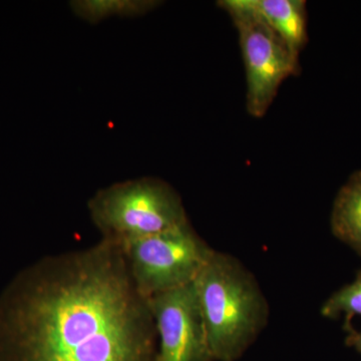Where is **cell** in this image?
<instances>
[{
	"label": "cell",
	"mask_w": 361,
	"mask_h": 361,
	"mask_svg": "<svg viewBox=\"0 0 361 361\" xmlns=\"http://www.w3.org/2000/svg\"><path fill=\"white\" fill-rule=\"evenodd\" d=\"M155 0H75L70 6L80 20L90 23L111 18H137L159 6Z\"/></svg>",
	"instance_id": "cell-9"
},
{
	"label": "cell",
	"mask_w": 361,
	"mask_h": 361,
	"mask_svg": "<svg viewBox=\"0 0 361 361\" xmlns=\"http://www.w3.org/2000/svg\"><path fill=\"white\" fill-rule=\"evenodd\" d=\"M148 302L158 336L156 361H215L194 282Z\"/></svg>",
	"instance_id": "cell-6"
},
{
	"label": "cell",
	"mask_w": 361,
	"mask_h": 361,
	"mask_svg": "<svg viewBox=\"0 0 361 361\" xmlns=\"http://www.w3.org/2000/svg\"><path fill=\"white\" fill-rule=\"evenodd\" d=\"M324 317H343L346 330L353 329L350 322L355 316H361V273L355 281L345 285L325 301L322 307Z\"/></svg>",
	"instance_id": "cell-10"
},
{
	"label": "cell",
	"mask_w": 361,
	"mask_h": 361,
	"mask_svg": "<svg viewBox=\"0 0 361 361\" xmlns=\"http://www.w3.org/2000/svg\"><path fill=\"white\" fill-rule=\"evenodd\" d=\"M158 336L120 246L40 259L0 296V361H156Z\"/></svg>",
	"instance_id": "cell-1"
},
{
	"label": "cell",
	"mask_w": 361,
	"mask_h": 361,
	"mask_svg": "<svg viewBox=\"0 0 361 361\" xmlns=\"http://www.w3.org/2000/svg\"><path fill=\"white\" fill-rule=\"evenodd\" d=\"M194 286L214 360H239L268 319L255 278L237 259L214 250Z\"/></svg>",
	"instance_id": "cell-2"
},
{
	"label": "cell",
	"mask_w": 361,
	"mask_h": 361,
	"mask_svg": "<svg viewBox=\"0 0 361 361\" xmlns=\"http://www.w3.org/2000/svg\"><path fill=\"white\" fill-rule=\"evenodd\" d=\"M87 209L102 240L120 247L189 222L180 195L154 177L123 180L99 190Z\"/></svg>",
	"instance_id": "cell-3"
},
{
	"label": "cell",
	"mask_w": 361,
	"mask_h": 361,
	"mask_svg": "<svg viewBox=\"0 0 361 361\" xmlns=\"http://www.w3.org/2000/svg\"><path fill=\"white\" fill-rule=\"evenodd\" d=\"M330 226L337 239L361 255V171L353 173L337 193Z\"/></svg>",
	"instance_id": "cell-8"
},
{
	"label": "cell",
	"mask_w": 361,
	"mask_h": 361,
	"mask_svg": "<svg viewBox=\"0 0 361 361\" xmlns=\"http://www.w3.org/2000/svg\"><path fill=\"white\" fill-rule=\"evenodd\" d=\"M121 249L135 286L146 298L193 283L214 251L190 222Z\"/></svg>",
	"instance_id": "cell-4"
},
{
	"label": "cell",
	"mask_w": 361,
	"mask_h": 361,
	"mask_svg": "<svg viewBox=\"0 0 361 361\" xmlns=\"http://www.w3.org/2000/svg\"><path fill=\"white\" fill-rule=\"evenodd\" d=\"M218 6L229 13L238 32L246 71L247 111L254 118H262L282 82L296 75L298 59L243 0H223Z\"/></svg>",
	"instance_id": "cell-5"
},
{
	"label": "cell",
	"mask_w": 361,
	"mask_h": 361,
	"mask_svg": "<svg viewBox=\"0 0 361 361\" xmlns=\"http://www.w3.org/2000/svg\"><path fill=\"white\" fill-rule=\"evenodd\" d=\"M299 58L307 39L306 4L303 0H243Z\"/></svg>",
	"instance_id": "cell-7"
},
{
	"label": "cell",
	"mask_w": 361,
	"mask_h": 361,
	"mask_svg": "<svg viewBox=\"0 0 361 361\" xmlns=\"http://www.w3.org/2000/svg\"><path fill=\"white\" fill-rule=\"evenodd\" d=\"M348 331V338H346V343L351 346V348H355V350H357L361 355V330L357 331V330L350 329Z\"/></svg>",
	"instance_id": "cell-11"
}]
</instances>
